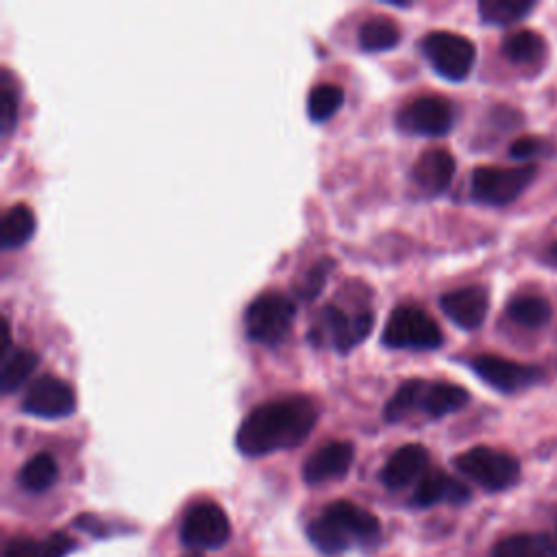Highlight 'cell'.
<instances>
[{"mask_svg":"<svg viewBox=\"0 0 557 557\" xmlns=\"http://www.w3.org/2000/svg\"><path fill=\"white\" fill-rule=\"evenodd\" d=\"M472 372L485 381L490 387L503 392V394H516L522 389H529L544 381L546 372L540 366L533 363H520L513 359H505L500 355H474L470 359Z\"/></svg>","mask_w":557,"mask_h":557,"instance_id":"obj_10","label":"cell"},{"mask_svg":"<svg viewBox=\"0 0 557 557\" xmlns=\"http://www.w3.org/2000/svg\"><path fill=\"white\" fill-rule=\"evenodd\" d=\"M318 422V405L311 396L292 394L265 400L242 420L235 444L246 457L270 455L302 444Z\"/></svg>","mask_w":557,"mask_h":557,"instance_id":"obj_1","label":"cell"},{"mask_svg":"<svg viewBox=\"0 0 557 557\" xmlns=\"http://www.w3.org/2000/svg\"><path fill=\"white\" fill-rule=\"evenodd\" d=\"M537 165H479L470 176V196L472 200L487 207H507L518 200L524 189L535 181Z\"/></svg>","mask_w":557,"mask_h":557,"instance_id":"obj_5","label":"cell"},{"mask_svg":"<svg viewBox=\"0 0 557 557\" xmlns=\"http://www.w3.org/2000/svg\"><path fill=\"white\" fill-rule=\"evenodd\" d=\"M344 104V89L335 83H318L307 96V113L313 122H324Z\"/></svg>","mask_w":557,"mask_h":557,"instance_id":"obj_28","label":"cell"},{"mask_svg":"<svg viewBox=\"0 0 557 557\" xmlns=\"http://www.w3.org/2000/svg\"><path fill=\"white\" fill-rule=\"evenodd\" d=\"M470 500V490L459 479L446 474L444 470H426V474L418 481L411 503L416 507H431L437 503L463 505Z\"/></svg>","mask_w":557,"mask_h":557,"instance_id":"obj_17","label":"cell"},{"mask_svg":"<svg viewBox=\"0 0 557 557\" xmlns=\"http://www.w3.org/2000/svg\"><path fill=\"white\" fill-rule=\"evenodd\" d=\"M418 387H420V379H411L405 381L387 400L385 409H383V418L387 422H400L405 420L411 411H416V398H418Z\"/></svg>","mask_w":557,"mask_h":557,"instance_id":"obj_29","label":"cell"},{"mask_svg":"<svg viewBox=\"0 0 557 557\" xmlns=\"http://www.w3.org/2000/svg\"><path fill=\"white\" fill-rule=\"evenodd\" d=\"M429 468V450L422 444H405L396 448L381 470V481L389 490L407 487L420 481Z\"/></svg>","mask_w":557,"mask_h":557,"instance_id":"obj_16","label":"cell"},{"mask_svg":"<svg viewBox=\"0 0 557 557\" xmlns=\"http://www.w3.org/2000/svg\"><path fill=\"white\" fill-rule=\"evenodd\" d=\"M59 468H57V459L50 453H37L33 455L17 472V481L26 492L39 494L46 492L54 481H57Z\"/></svg>","mask_w":557,"mask_h":557,"instance_id":"obj_26","label":"cell"},{"mask_svg":"<svg viewBox=\"0 0 557 557\" xmlns=\"http://www.w3.org/2000/svg\"><path fill=\"white\" fill-rule=\"evenodd\" d=\"M455 170H457L455 157L446 148H429L416 159L411 168V181L426 196H437L448 189V185L453 183Z\"/></svg>","mask_w":557,"mask_h":557,"instance_id":"obj_15","label":"cell"},{"mask_svg":"<svg viewBox=\"0 0 557 557\" xmlns=\"http://www.w3.org/2000/svg\"><path fill=\"white\" fill-rule=\"evenodd\" d=\"M422 52L433 70L448 81H463L474 67L476 48L474 44L450 30H431L422 39Z\"/></svg>","mask_w":557,"mask_h":557,"instance_id":"obj_8","label":"cell"},{"mask_svg":"<svg viewBox=\"0 0 557 557\" xmlns=\"http://www.w3.org/2000/svg\"><path fill=\"white\" fill-rule=\"evenodd\" d=\"M537 2L533 0H481L476 4L479 17L490 26H511L522 22L531 11H535Z\"/></svg>","mask_w":557,"mask_h":557,"instance_id":"obj_24","label":"cell"},{"mask_svg":"<svg viewBox=\"0 0 557 557\" xmlns=\"http://www.w3.org/2000/svg\"><path fill=\"white\" fill-rule=\"evenodd\" d=\"M381 342L387 348L435 350L442 346L444 335L440 324L422 307L398 305L385 320Z\"/></svg>","mask_w":557,"mask_h":557,"instance_id":"obj_6","label":"cell"},{"mask_svg":"<svg viewBox=\"0 0 557 557\" xmlns=\"http://www.w3.org/2000/svg\"><path fill=\"white\" fill-rule=\"evenodd\" d=\"M355 461V446L344 440L322 444L302 463V479L307 483H324L344 476Z\"/></svg>","mask_w":557,"mask_h":557,"instance_id":"obj_14","label":"cell"},{"mask_svg":"<svg viewBox=\"0 0 557 557\" xmlns=\"http://www.w3.org/2000/svg\"><path fill=\"white\" fill-rule=\"evenodd\" d=\"M231 537V522L224 509L211 500H200L185 511L181 542L194 550H213Z\"/></svg>","mask_w":557,"mask_h":557,"instance_id":"obj_11","label":"cell"},{"mask_svg":"<svg viewBox=\"0 0 557 557\" xmlns=\"http://www.w3.org/2000/svg\"><path fill=\"white\" fill-rule=\"evenodd\" d=\"M35 233V215L28 205L17 202L11 205L0 220V246L2 248H20Z\"/></svg>","mask_w":557,"mask_h":557,"instance_id":"obj_22","label":"cell"},{"mask_svg":"<svg viewBox=\"0 0 557 557\" xmlns=\"http://www.w3.org/2000/svg\"><path fill=\"white\" fill-rule=\"evenodd\" d=\"M374 326L372 309H361L357 313H346L337 305H326L320 311L318 322L309 329V342L315 346L331 344L339 352H348L361 339L370 335Z\"/></svg>","mask_w":557,"mask_h":557,"instance_id":"obj_7","label":"cell"},{"mask_svg":"<svg viewBox=\"0 0 557 557\" xmlns=\"http://www.w3.org/2000/svg\"><path fill=\"white\" fill-rule=\"evenodd\" d=\"M37 355L28 348H9L2 352V368H0V387L4 394L17 389L35 370Z\"/></svg>","mask_w":557,"mask_h":557,"instance_id":"obj_27","label":"cell"},{"mask_svg":"<svg viewBox=\"0 0 557 557\" xmlns=\"http://www.w3.org/2000/svg\"><path fill=\"white\" fill-rule=\"evenodd\" d=\"M492 557H557V544L546 533H513L494 544Z\"/></svg>","mask_w":557,"mask_h":557,"instance_id":"obj_19","label":"cell"},{"mask_svg":"<svg viewBox=\"0 0 557 557\" xmlns=\"http://www.w3.org/2000/svg\"><path fill=\"white\" fill-rule=\"evenodd\" d=\"M381 524L376 516L350 500H335L309 522L307 535L311 544L324 555H337L355 544L376 537Z\"/></svg>","mask_w":557,"mask_h":557,"instance_id":"obj_2","label":"cell"},{"mask_svg":"<svg viewBox=\"0 0 557 557\" xmlns=\"http://www.w3.org/2000/svg\"><path fill=\"white\" fill-rule=\"evenodd\" d=\"M74 546L76 542L65 533H52L44 540L13 537L4 546V557H65Z\"/></svg>","mask_w":557,"mask_h":557,"instance_id":"obj_21","label":"cell"},{"mask_svg":"<svg viewBox=\"0 0 557 557\" xmlns=\"http://www.w3.org/2000/svg\"><path fill=\"white\" fill-rule=\"evenodd\" d=\"M357 39H359L361 50L381 52V50H389L398 44L400 30H398L394 20H389L385 15H372L370 20H366L359 26Z\"/></svg>","mask_w":557,"mask_h":557,"instance_id":"obj_25","label":"cell"},{"mask_svg":"<svg viewBox=\"0 0 557 557\" xmlns=\"http://www.w3.org/2000/svg\"><path fill=\"white\" fill-rule=\"evenodd\" d=\"M296 302L281 292H261L244 311V331L250 342L278 346L292 331Z\"/></svg>","mask_w":557,"mask_h":557,"instance_id":"obj_3","label":"cell"},{"mask_svg":"<svg viewBox=\"0 0 557 557\" xmlns=\"http://www.w3.org/2000/svg\"><path fill=\"white\" fill-rule=\"evenodd\" d=\"M453 466L487 492H505L520 481V461L492 446H472L453 457Z\"/></svg>","mask_w":557,"mask_h":557,"instance_id":"obj_4","label":"cell"},{"mask_svg":"<svg viewBox=\"0 0 557 557\" xmlns=\"http://www.w3.org/2000/svg\"><path fill=\"white\" fill-rule=\"evenodd\" d=\"M333 268V261L331 259H320L318 263H313L305 276L294 285L296 294L302 298V300H311L320 294V289L324 287V281H326V274L329 270Z\"/></svg>","mask_w":557,"mask_h":557,"instance_id":"obj_31","label":"cell"},{"mask_svg":"<svg viewBox=\"0 0 557 557\" xmlns=\"http://www.w3.org/2000/svg\"><path fill=\"white\" fill-rule=\"evenodd\" d=\"M440 307L448 320L463 331H476L487 315L490 296L481 285H466L440 296Z\"/></svg>","mask_w":557,"mask_h":557,"instance_id":"obj_13","label":"cell"},{"mask_svg":"<svg viewBox=\"0 0 557 557\" xmlns=\"http://www.w3.org/2000/svg\"><path fill=\"white\" fill-rule=\"evenodd\" d=\"M74 409H76L74 387L54 374L37 376L22 396V411L37 418L57 420V418L72 416Z\"/></svg>","mask_w":557,"mask_h":557,"instance_id":"obj_12","label":"cell"},{"mask_svg":"<svg viewBox=\"0 0 557 557\" xmlns=\"http://www.w3.org/2000/svg\"><path fill=\"white\" fill-rule=\"evenodd\" d=\"M17 122V96L11 85V74L2 70V83H0V128L2 135H9L11 128Z\"/></svg>","mask_w":557,"mask_h":557,"instance_id":"obj_32","label":"cell"},{"mask_svg":"<svg viewBox=\"0 0 557 557\" xmlns=\"http://www.w3.org/2000/svg\"><path fill=\"white\" fill-rule=\"evenodd\" d=\"M555 154V146L550 144V139L537 137V135H527V137H518L509 144V157L511 159H537V157H550Z\"/></svg>","mask_w":557,"mask_h":557,"instance_id":"obj_30","label":"cell"},{"mask_svg":"<svg viewBox=\"0 0 557 557\" xmlns=\"http://www.w3.org/2000/svg\"><path fill=\"white\" fill-rule=\"evenodd\" d=\"M468 403H470V394L466 387L448 383V381H422L420 379L416 409H420L429 418H442L446 413L459 411Z\"/></svg>","mask_w":557,"mask_h":557,"instance_id":"obj_18","label":"cell"},{"mask_svg":"<svg viewBox=\"0 0 557 557\" xmlns=\"http://www.w3.org/2000/svg\"><path fill=\"white\" fill-rule=\"evenodd\" d=\"M507 318L511 322H516L518 326L524 329H542L550 322L553 318V307L544 296L537 294H524V296H516L507 302L505 309Z\"/></svg>","mask_w":557,"mask_h":557,"instance_id":"obj_23","label":"cell"},{"mask_svg":"<svg viewBox=\"0 0 557 557\" xmlns=\"http://www.w3.org/2000/svg\"><path fill=\"white\" fill-rule=\"evenodd\" d=\"M396 124L400 131L411 135L442 137L455 124V109L444 96L422 94L398 109Z\"/></svg>","mask_w":557,"mask_h":557,"instance_id":"obj_9","label":"cell"},{"mask_svg":"<svg viewBox=\"0 0 557 557\" xmlns=\"http://www.w3.org/2000/svg\"><path fill=\"white\" fill-rule=\"evenodd\" d=\"M500 52L505 54L507 61L516 65H537L546 59L548 46L537 30L524 28V30L509 33L500 44Z\"/></svg>","mask_w":557,"mask_h":557,"instance_id":"obj_20","label":"cell"},{"mask_svg":"<svg viewBox=\"0 0 557 557\" xmlns=\"http://www.w3.org/2000/svg\"><path fill=\"white\" fill-rule=\"evenodd\" d=\"M544 261H546L548 265L557 268V242H553V244L548 246V250H546V255H544Z\"/></svg>","mask_w":557,"mask_h":557,"instance_id":"obj_33","label":"cell"}]
</instances>
